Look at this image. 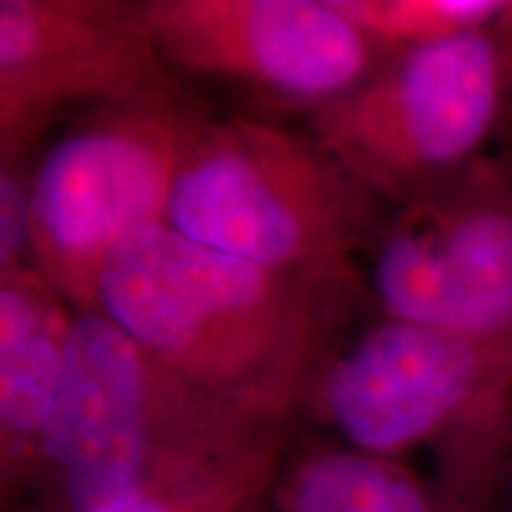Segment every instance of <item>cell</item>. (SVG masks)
Masks as SVG:
<instances>
[{
    "label": "cell",
    "mask_w": 512,
    "mask_h": 512,
    "mask_svg": "<svg viewBox=\"0 0 512 512\" xmlns=\"http://www.w3.org/2000/svg\"><path fill=\"white\" fill-rule=\"evenodd\" d=\"M278 441L287 430L192 387L102 313H76L34 496L46 512H93L209 477Z\"/></svg>",
    "instance_id": "cell-2"
},
{
    "label": "cell",
    "mask_w": 512,
    "mask_h": 512,
    "mask_svg": "<svg viewBox=\"0 0 512 512\" xmlns=\"http://www.w3.org/2000/svg\"><path fill=\"white\" fill-rule=\"evenodd\" d=\"M174 81L138 3L0 0V164L31 162L67 114Z\"/></svg>",
    "instance_id": "cell-9"
},
{
    "label": "cell",
    "mask_w": 512,
    "mask_h": 512,
    "mask_svg": "<svg viewBox=\"0 0 512 512\" xmlns=\"http://www.w3.org/2000/svg\"><path fill=\"white\" fill-rule=\"evenodd\" d=\"M512 93V8L484 27L387 53L304 128L389 207L482 157Z\"/></svg>",
    "instance_id": "cell-6"
},
{
    "label": "cell",
    "mask_w": 512,
    "mask_h": 512,
    "mask_svg": "<svg viewBox=\"0 0 512 512\" xmlns=\"http://www.w3.org/2000/svg\"><path fill=\"white\" fill-rule=\"evenodd\" d=\"M344 446L437 458L434 484L494 512L512 470V347L377 316L330 358L309 396Z\"/></svg>",
    "instance_id": "cell-3"
},
{
    "label": "cell",
    "mask_w": 512,
    "mask_h": 512,
    "mask_svg": "<svg viewBox=\"0 0 512 512\" xmlns=\"http://www.w3.org/2000/svg\"><path fill=\"white\" fill-rule=\"evenodd\" d=\"M285 444L266 446L226 470L195 482L140 491L93 512H254L271 494L285 463Z\"/></svg>",
    "instance_id": "cell-13"
},
{
    "label": "cell",
    "mask_w": 512,
    "mask_h": 512,
    "mask_svg": "<svg viewBox=\"0 0 512 512\" xmlns=\"http://www.w3.org/2000/svg\"><path fill=\"white\" fill-rule=\"evenodd\" d=\"M363 264L380 316L512 347V157L394 204Z\"/></svg>",
    "instance_id": "cell-7"
},
{
    "label": "cell",
    "mask_w": 512,
    "mask_h": 512,
    "mask_svg": "<svg viewBox=\"0 0 512 512\" xmlns=\"http://www.w3.org/2000/svg\"><path fill=\"white\" fill-rule=\"evenodd\" d=\"M209 117L176 79L79 114L31 159L34 266L76 313L98 311L110 256L166 221L178 171Z\"/></svg>",
    "instance_id": "cell-5"
},
{
    "label": "cell",
    "mask_w": 512,
    "mask_h": 512,
    "mask_svg": "<svg viewBox=\"0 0 512 512\" xmlns=\"http://www.w3.org/2000/svg\"><path fill=\"white\" fill-rule=\"evenodd\" d=\"M389 204L306 128L254 114L209 117L178 171L166 226L280 271H349Z\"/></svg>",
    "instance_id": "cell-4"
},
{
    "label": "cell",
    "mask_w": 512,
    "mask_h": 512,
    "mask_svg": "<svg viewBox=\"0 0 512 512\" xmlns=\"http://www.w3.org/2000/svg\"><path fill=\"white\" fill-rule=\"evenodd\" d=\"M138 12L174 74L304 114L351 91L387 55L337 0H140Z\"/></svg>",
    "instance_id": "cell-8"
},
{
    "label": "cell",
    "mask_w": 512,
    "mask_h": 512,
    "mask_svg": "<svg viewBox=\"0 0 512 512\" xmlns=\"http://www.w3.org/2000/svg\"><path fill=\"white\" fill-rule=\"evenodd\" d=\"M368 299L361 268L280 271L183 238H128L98 285V313L192 387L287 430Z\"/></svg>",
    "instance_id": "cell-1"
},
{
    "label": "cell",
    "mask_w": 512,
    "mask_h": 512,
    "mask_svg": "<svg viewBox=\"0 0 512 512\" xmlns=\"http://www.w3.org/2000/svg\"><path fill=\"white\" fill-rule=\"evenodd\" d=\"M494 512H512V470H510L508 482H505V486H503L501 501H498Z\"/></svg>",
    "instance_id": "cell-15"
},
{
    "label": "cell",
    "mask_w": 512,
    "mask_h": 512,
    "mask_svg": "<svg viewBox=\"0 0 512 512\" xmlns=\"http://www.w3.org/2000/svg\"><path fill=\"white\" fill-rule=\"evenodd\" d=\"M337 5L384 53L484 27L512 8L503 0H337Z\"/></svg>",
    "instance_id": "cell-12"
},
{
    "label": "cell",
    "mask_w": 512,
    "mask_h": 512,
    "mask_svg": "<svg viewBox=\"0 0 512 512\" xmlns=\"http://www.w3.org/2000/svg\"><path fill=\"white\" fill-rule=\"evenodd\" d=\"M29 166L31 162L0 164V275L36 268Z\"/></svg>",
    "instance_id": "cell-14"
},
{
    "label": "cell",
    "mask_w": 512,
    "mask_h": 512,
    "mask_svg": "<svg viewBox=\"0 0 512 512\" xmlns=\"http://www.w3.org/2000/svg\"><path fill=\"white\" fill-rule=\"evenodd\" d=\"M278 512H467L403 460L351 446H323L283 463Z\"/></svg>",
    "instance_id": "cell-11"
},
{
    "label": "cell",
    "mask_w": 512,
    "mask_h": 512,
    "mask_svg": "<svg viewBox=\"0 0 512 512\" xmlns=\"http://www.w3.org/2000/svg\"><path fill=\"white\" fill-rule=\"evenodd\" d=\"M76 311L36 268L0 275V486L34 496L43 434L60 394Z\"/></svg>",
    "instance_id": "cell-10"
}]
</instances>
